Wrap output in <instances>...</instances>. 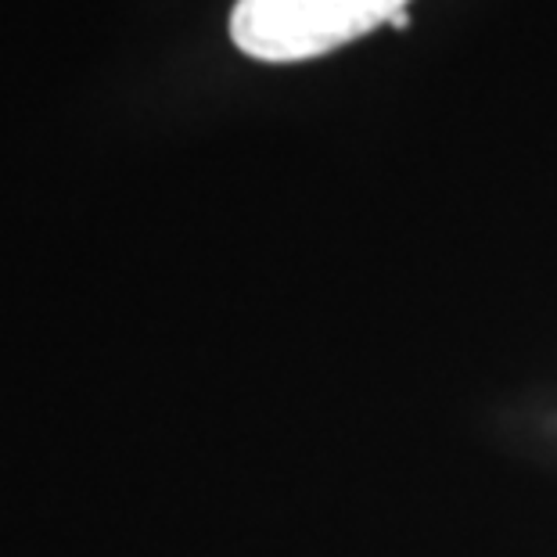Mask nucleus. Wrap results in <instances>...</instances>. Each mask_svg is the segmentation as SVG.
<instances>
[{
  "label": "nucleus",
  "instance_id": "nucleus-1",
  "mask_svg": "<svg viewBox=\"0 0 557 557\" xmlns=\"http://www.w3.org/2000/svg\"><path fill=\"white\" fill-rule=\"evenodd\" d=\"M410 0H238L231 40L256 62H310L393 26Z\"/></svg>",
  "mask_w": 557,
  "mask_h": 557
}]
</instances>
